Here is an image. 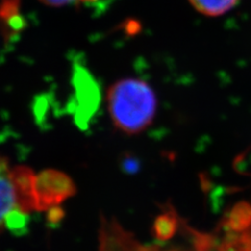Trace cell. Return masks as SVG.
<instances>
[{
  "mask_svg": "<svg viewBox=\"0 0 251 251\" xmlns=\"http://www.w3.org/2000/svg\"><path fill=\"white\" fill-rule=\"evenodd\" d=\"M108 108L117 128L127 134H137L152 123L157 100L154 91L146 82L125 78L110 87Z\"/></svg>",
  "mask_w": 251,
  "mask_h": 251,
  "instance_id": "1",
  "label": "cell"
},
{
  "mask_svg": "<svg viewBox=\"0 0 251 251\" xmlns=\"http://www.w3.org/2000/svg\"><path fill=\"white\" fill-rule=\"evenodd\" d=\"M34 187V177L25 171H11L0 158V228L21 216L23 204L34 199V195H30Z\"/></svg>",
  "mask_w": 251,
  "mask_h": 251,
  "instance_id": "2",
  "label": "cell"
},
{
  "mask_svg": "<svg viewBox=\"0 0 251 251\" xmlns=\"http://www.w3.org/2000/svg\"><path fill=\"white\" fill-rule=\"evenodd\" d=\"M74 85L75 92V103L80 107L81 110L83 108H87L88 112L93 111V106L98 103L99 100V89L98 85L94 82L91 75L87 70L76 67L74 75Z\"/></svg>",
  "mask_w": 251,
  "mask_h": 251,
  "instance_id": "3",
  "label": "cell"
},
{
  "mask_svg": "<svg viewBox=\"0 0 251 251\" xmlns=\"http://www.w3.org/2000/svg\"><path fill=\"white\" fill-rule=\"evenodd\" d=\"M25 27L20 0H0V33L6 40L17 36Z\"/></svg>",
  "mask_w": 251,
  "mask_h": 251,
  "instance_id": "4",
  "label": "cell"
},
{
  "mask_svg": "<svg viewBox=\"0 0 251 251\" xmlns=\"http://www.w3.org/2000/svg\"><path fill=\"white\" fill-rule=\"evenodd\" d=\"M239 0H190L196 10L205 16L217 17L231 10Z\"/></svg>",
  "mask_w": 251,
  "mask_h": 251,
  "instance_id": "5",
  "label": "cell"
},
{
  "mask_svg": "<svg viewBox=\"0 0 251 251\" xmlns=\"http://www.w3.org/2000/svg\"><path fill=\"white\" fill-rule=\"evenodd\" d=\"M40 1L47 5L61 6V5H65L67 3H70L72 1H74V0H40Z\"/></svg>",
  "mask_w": 251,
  "mask_h": 251,
  "instance_id": "6",
  "label": "cell"
},
{
  "mask_svg": "<svg viewBox=\"0 0 251 251\" xmlns=\"http://www.w3.org/2000/svg\"><path fill=\"white\" fill-rule=\"evenodd\" d=\"M80 1H83V2H92V1H98V0H80Z\"/></svg>",
  "mask_w": 251,
  "mask_h": 251,
  "instance_id": "7",
  "label": "cell"
}]
</instances>
